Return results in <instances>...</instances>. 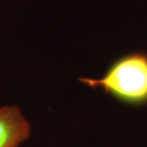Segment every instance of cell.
<instances>
[{"label":"cell","mask_w":147,"mask_h":147,"mask_svg":"<svg viewBox=\"0 0 147 147\" xmlns=\"http://www.w3.org/2000/svg\"><path fill=\"white\" fill-rule=\"evenodd\" d=\"M78 80L124 103L146 104L147 54L136 52L125 55L114 61L100 78L83 76Z\"/></svg>","instance_id":"cell-1"},{"label":"cell","mask_w":147,"mask_h":147,"mask_svg":"<svg viewBox=\"0 0 147 147\" xmlns=\"http://www.w3.org/2000/svg\"><path fill=\"white\" fill-rule=\"evenodd\" d=\"M32 136V124L17 105L0 106V147H19Z\"/></svg>","instance_id":"cell-2"}]
</instances>
